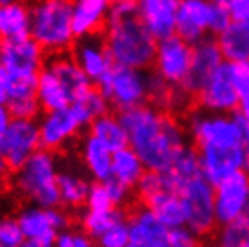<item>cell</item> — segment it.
<instances>
[{"mask_svg":"<svg viewBox=\"0 0 249 247\" xmlns=\"http://www.w3.org/2000/svg\"><path fill=\"white\" fill-rule=\"evenodd\" d=\"M128 132V146L136 150L146 170L168 172L175 157L188 146L186 126L152 103L119 112Z\"/></svg>","mask_w":249,"mask_h":247,"instance_id":"obj_1","label":"cell"},{"mask_svg":"<svg viewBox=\"0 0 249 247\" xmlns=\"http://www.w3.org/2000/svg\"><path fill=\"white\" fill-rule=\"evenodd\" d=\"M103 36L114 63L143 71L152 69L157 40L150 35L136 15L108 18Z\"/></svg>","mask_w":249,"mask_h":247,"instance_id":"obj_2","label":"cell"},{"mask_svg":"<svg viewBox=\"0 0 249 247\" xmlns=\"http://www.w3.org/2000/svg\"><path fill=\"white\" fill-rule=\"evenodd\" d=\"M58 177L60 166L54 152L40 148L13 172V188L29 204L45 208L62 206Z\"/></svg>","mask_w":249,"mask_h":247,"instance_id":"obj_3","label":"cell"},{"mask_svg":"<svg viewBox=\"0 0 249 247\" xmlns=\"http://www.w3.org/2000/svg\"><path fill=\"white\" fill-rule=\"evenodd\" d=\"M31 38L47 54L69 53L76 42L72 0L31 2Z\"/></svg>","mask_w":249,"mask_h":247,"instance_id":"obj_4","label":"cell"},{"mask_svg":"<svg viewBox=\"0 0 249 247\" xmlns=\"http://www.w3.org/2000/svg\"><path fill=\"white\" fill-rule=\"evenodd\" d=\"M186 132L193 146L235 148L246 146L244 130L237 112L222 114L204 108H193L186 114Z\"/></svg>","mask_w":249,"mask_h":247,"instance_id":"obj_5","label":"cell"},{"mask_svg":"<svg viewBox=\"0 0 249 247\" xmlns=\"http://www.w3.org/2000/svg\"><path fill=\"white\" fill-rule=\"evenodd\" d=\"M94 85L116 112L148 103V71L143 69L114 63Z\"/></svg>","mask_w":249,"mask_h":247,"instance_id":"obj_6","label":"cell"},{"mask_svg":"<svg viewBox=\"0 0 249 247\" xmlns=\"http://www.w3.org/2000/svg\"><path fill=\"white\" fill-rule=\"evenodd\" d=\"M175 192L184 206L186 226L192 228L199 238L212 236L218 228L215 213V184L200 173L193 179L184 180Z\"/></svg>","mask_w":249,"mask_h":247,"instance_id":"obj_7","label":"cell"},{"mask_svg":"<svg viewBox=\"0 0 249 247\" xmlns=\"http://www.w3.org/2000/svg\"><path fill=\"white\" fill-rule=\"evenodd\" d=\"M20 228L24 231L27 247H53L56 246V236L62 229L71 226V215L62 206L27 204L17 215Z\"/></svg>","mask_w":249,"mask_h":247,"instance_id":"obj_8","label":"cell"},{"mask_svg":"<svg viewBox=\"0 0 249 247\" xmlns=\"http://www.w3.org/2000/svg\"><path fill=\"white\" fill-rule=\"evenodd\" d=\"M40 132L36 119H17L13 118L9 126L2 136L0 155L4 157L7 168L15 172L40 150Z\"/></svg>","mask_w":249,"mask_h":247,"instance_id":"obj_9","label":"cell"},{"mask_svg":"<svg viewBox=\"0 0 249 247\" xmlns=\"http://www.w3.org/2000/svg\"><path fill=\"white\" fill-rule=\"evenodd\" d=\"M192 43H188L177 35L162 38L157 42L152 71L157 72L162 80L168 81L170 85H182L192 63Z\"/></svg>","mask_w":249,"mask_h":247,"instance_id":"obj_10","label":"cell"},{"mask_svg":"<svg viewBox=\"0 0 249 247\" xmlns=\"http://www.w3.org/2000/svg\"><path fill=\"white\" fill-rule=\"evenodd\" d=\"M215 213L218 224L242 218L249 213V173H231L215 184Z\"/></svg>","mask_w":249,"mask_h":247,"instance_id":"obj_11","label":"cell"},{"mask_svg":"<svg viewBox=\"0 0 249 247\" xmlns=\"http://www.w3.org/2000/svg\"><path fill=\"white\" fill-rule=\"evenodd\" d=\"M36 121L40 132V146L54 154L69 146L83 130L71 105L58 110L42 112Z\"/></svg>","mask_w":249,"mask_h":247,"instance_id":"obj_12","label":"cell"},{"mask_svg":"<svg viewBox=\"0 0 249 247\" xmlns=\"http://www.w3.org/2000/svg\"><path fill=\"white\" fill-rule=\"evenodd\" d=\"M224 62V54L220 51L217 38L212 35L202 38L200 42L193 43L190 71H188L181 87L195 99L197 94L202 90V87L208 83V80L217 72L218 67Z\"/></svg>","mask_w":249,"mask_h":247,"instance_id":"obj_13","label":"cell"},{"mask_svg":"<svg viewBox=\"0 0 249 247\" xmlns=\"http://www.w3.org/2000/svg\"><path fill=\"white\" fill-rule=\"evenodd\" d=\"M242 92L233 81L230 71V62H224L215 74L208 80L202 90L197 94V106L210 112H222V114H231L237 112L238 103H240Z\"/></svg>","mask_w":249,"mask_h":247,"instance_id":"obj_14","label":"cell"},{"mask_svg":"<svg viewBox=\"0 0 249 247\" xmlns=\"http://www.w3.org/2000/svg\"><path fill=\"white\" fill-rule=\"evenodd\" d=\"M47 53L31 36L0 40V65L13 74H38L45 65Z\"/></svg>","mask_w":249,"mask_h":247,"instance_id":"obj_15","label":"cell"},{"mask_svg":"<svg viewBox=\"0 0 249 247\" xmlns=\"http://www.w3.org/2000/svg\"><path fill=\"white\" fill-rule=\"evenodd\" d=\"M71 56L94 83L114 65L112 56L107 47L105 36L100 33L76 38L74 45L71 49Z\"/></svg>","mask_w":249,"mask_h":247,"instance_id":"obj_16","label":"cell"},{"mask_svg":"<svg viewBox=\"0 0 249 247\" xmlns=\"http://www.w3.org/2000/svg\"><path fill=\"white\" fill-rule=\"evenodd\" d=\"M199 155L200 173L206 179L217 184L231 173L244 170L246 146L235 148H213V146H195Z\"/></svg>","mask_w":249,"mask_h":247,"instance_id":"obj_17","label":"cell"},{"mask_svg":"<svg viewBox=\"0 0 249 247\" xmlns=\"http://www.w3.org/2000/svg\"><path fill=\"white\" fill-rule=\"evenodd\" d=\"M179 0H137L136 17L157 42L175 35Z\"/></svg>","mask_w":249,"mask_h":247,"instance_id":"obj_18","label":"cell"},{"mask_svg":"<svg viewBox=\"0 0 249 247\" xmlns=\"http://www.w3.org/2000/svg\"><path fill=\"white\" fill-rule=\"evenodd\" d=\"M130 240L128 247H168V226L157 218L148 206H141L126 216Z\"/></svg>","mask_w":249,"mask_h":247,"instance_id":"obj_19","label":"cell"},{"mask_svg":"<svg viewBox=\"0 0 249 247\" xmlns=\"http://www.w3.org/2000/svg\"><path fill=\"white\" fill-rule=\"evenodd\" d=\"M210 6L212 0H179L175 35L192 45L210 36Z\"/></svg>","mask_w":249,"mask_h":247,"instance_id":"obj_20","label":"cell"},{"mask_svg":"<svg viewBox=\"0 0 249 247\" xmlns=\"http://www.w3.org/2000/svg\"><path fill=\"white\" fill-rule=\"evenodd\" d=\"M80 157L85 172L92 180H107L112 177V155L114 152L105 142L87 132L80 139Z\"/></svg>","mask_w":249,"mask_h":247,"instance_id":"obj_21","label":"cell"},{"mask_svg":"<svg viewBox=\"0 0 249 247\" xmlns=\"http://www.w3.org/2000/svg\"><path fill=\"white\" fill-rule=\"evenodd\" d=\"M112 0H72V24L76 38L105 29Z\"/></svg>","mask_w":249,"mask_h":247,"instance_id":"obj_22","label":"cell"},{"mask_svg":"<svg viewBox=\"0 0 249 247\" xmlns=\"http://www.w3.org/2000/svg\"><path fill=\"white\" fill-rule=\"evenodd\" d=\"M45 65L58 76V80L62 81L72 99H76L80 94H83L94 85V81L81 71L71 53L49 54V58L45 60Z\"/></svg>","mask_w":249,"mask_h":247,"instance_id":"obj_23","label":"cell"},{"mask_svg":"<svg viewBox=\"0 0 249 247\" xmlns=\"http://www.w3.org/2000/svg\"><path fill=\"white\" fill-rule=\"evenodd\" d=\"M31 36V4L13 0L0 6V40Z\"/></svg>","mask_w":249,"mask_h":247,"instance_id":"obj_24","label":"cell"},{"mask_svg":"<svg viewBox=\"0 0 249 247\" xmlns=\"http://www.w3.org/2000/svg\"><path fill=\"white\" fill-rule=\"evenodd\" d=\"M215 38L226 62H249V20H233Z\"/></svg>","mask_w":249,"mask_h":247,"instance_id":"obj_25","label":"cell"},{"mask_svg":"<svg viewBox=\"0 0 249 247\" xmlns=\"http://www.w3.org/2000/svg\"><path fill=\"white\" fill-rule=\"evenodd\" d=\"M36 98L44 112L58 110L72 103V98L63 83L58 80V76L51 71L47 65L40 69L36 80Z\"/></svg>","mask_w":249,"mask_h":247,"instance_id":"obj_26","label":"cell"},{"mask_svg":"<svg viewBox=\"0 0 249 247\" xmlns=\"http://www.w3.org/2000/svg\"><path fill=\"white\" fill-rule=\"evenodd\" d=\"M89 132L98 137L101 142H105L112 152L128 146V132L124 128L119 112L114 114L108 110L98 119H94L92 123L89 124Z\"/></svg>","mask_w":249,"mask_h":247,"instance_id":"obj_27","label":"cell"},{"mask_svg":"<svg viewBox=\"0 0 249 247\" xmlns=\"http://www.w3.org/2000/svg\"><path fill=\"white\" fill-rule=\"evenodd\" d=\"M144 204L148 206L157 215V218L168 228L186 224L184 206H182L181 197L175 190H164V192L157 193L154 197H150Z\"/></svg>","mask_w":249,"mask_h":247,"instance_id":"obj_28","label":"cell"},{"mask_svg":"<svg viewBox=\"0 0 249 247\" xmlns=\"http://www.w3.org/2000/svg\"><path fill=\"white\" fill-rule=\"evenodd\" d=\"M144 170H146L144 162L141 161V157L137 155V152L132 146H124V148H119L114 152L112 179L134 188L137 184V180L141 179Z\"/></svg>","mask_w":249,"mask_h":247,"instance_id":"obj_29","label":"cell"},{"mask_svg":"<svg viewBox=\"0 0 249 247\" xmlns=\"http://www.w3.org/2000/svg\"><path fill=\"white\" fill-rule=\"evenodd\" d=\"M71 108L76 114V118H78L83 128H89V124L92 123L94 119H98L108 110H112L107 98L100 92V88L96 85H92L89 90H85L76 99H72Z\"/></svg>","mask_w":249,"mask_h":247,"instance_id":"obj_30","label":"cell"},{"mask_svg":"<svg viewBox=\"0 0 249 247\" xmlns=\"http://www.w3.org/2000/svg\"><path fill=\"white\" fill-rule=\"evenodd\" d=\"M89 188L90 182L80 175L74 170H60V177H58V190H60V200H62L63 208L69 210H76L85 206L89 195Z\"/></svg>","mask_w":249,"mask_h":247,"instance_id":"obj_31","label":"cell"},{"mask_svg":"<svg viewBox=\"0 0 249 247\" xmlns=\"http://www.w3.org/2000/svg\"><path fill=\"white\" fill-rule=\"evenodd\" d=\"M124 216H126V213L123 208H110V210H89V208H85V211L80 216V228L96 242L114 222H118L119 218H124Z\"/></svg>","mask_w":249,"mask_h":247,"instance_id":"obj_32","label":"cell"},{"mask_svg":"<svg viewBox=\"0 0 249 247\" xmlns=\"http://www.w3.org/2000/svg\"><path fill=\"white\" fill-rule=\"evenodd\" d=\"M168 179L172 184V190H177L179 186L188 179H193L200 175V164H199V155H197V148L188 144L186 148H182V152L175 157L174 164L170 166Z\"/></svg>","mask_w":249,"mask_h":247,"instance_id":"obj_33","label":"cell"},{"mask_svg":"<svg viewBox=\"0 0 249 247\" xmlns=\"http://www.w3.org/2000/svg\"><path fill=\"white\" fill-rule=\"evenodd\" d=\"M215 242L222 247H248L249 244V215L231 220L226 224H218L215 229Z\"/></svg>","mask_w":249,"mask_h":247,"instance_id":"obj_34","label":"cell"},{"mask_svg":"<svg viewBox=\"0 0 249 247\" xmlns=\"http://www.w3.org/2000/svg\"><path fill=\"white\" fill-rule=\"evenodd\" d=\"M164 190H172L168 173L157 172V170H144L141 179L137 180V184L134 186V192L143 202H146L150 197H154V195L164 192Z\"/></svg>","mask_w":249,"mask_h":247,"instance_id":"obj_35","label":"cell"},{"mask_svg":"<svg viewBox=\"0 0 249 247\" xmlns=\"http://www.w3.org/2000/svg\"><path fill=\"white\" fill-rule=\"evenodd\" d=\"M174 85H170L166 80H162L157 72H148V103L161 110L170 112L172 96H174Z\"/></svg>","mask_w":249,"mask_h":247,"instance_id":"obj_36","label":"cell"},{"mask_svg":"<svg viewBox=\"0 0 249 247\" xmlns=\"http://www.w3.org/2000/svg\"><path fill=\"white\" fill-rule=\"evenodd\" d=\"M128 240H130V229H128V218L124 216L107 229L96 240V244L101 247H128Z\"/></svg>","mask_w":249,"mask_h":247,"instance_id":"obj_37","label":"cell"},{"mask_svg":"<svg viewBox=\"0 0 249 247\" xmlns=\"http://www.w3.org/2000/svg\"><path fill=\"white\" fill-rule=\"evenodd\" d=\"M25 246L24 231L17 216H0V247Z\"/></svg>","mask_w":249,"mask_h":247,"instance_id":"obj_38","label":"cell"},{"mask_svg":"<svg viewBox=\"0 0 249 247\" xmlns=\"http://www.w3.org/2000/svg\"><path fill=\"white\" fill-rule=\"evenodd\" d=\"M9 106L13 118L17 119H38L42 114V106L36 96H25V98H17L6 101Z\"/></svg>","mask_w":249,"mask_h":247,"instance_id":"obj_39","label":"cell"},{"mask_svg":"<svg viewBox=\"0 0 249 247\" xmlns=\"http://www.w3.org/2000/svg\"><path fill=\"white\" fill-rule=\"evenodd\" d=\"M94 240L83 231L81 228H69L62 229L56 236V246L58 247H90Z\"/></svg>","mask_w":249,"mask_h":247,"instance_id":"obj_40","label":"cell"},{"mask_svg":"<svg viewBox=\"0 0 249 247\" xmlns=\"http://www.w3.org/2000/svg\"><path fill=\"white\" fill-rule=\"evenodd\" d=\"M231 22H233V17H231L228 6L212 0V6H210V35L212 36L220 35Z\"/></svg>","mask_w":249,"mask_h":247,"instance_id":"obj_41","label":"cell"},{"mask_svg":"<svg viewBox=\"0 0 249 247\" xmlns=\"http://www.w3.org/2000/svg\"><path fill=\"white\" fill-rule=\"evenodd\" d=\"M199 236L186 224L168 229V247H193L199 244Z\"/></svg>","mask_w":249,"mask_h":247,"instance_id":"obj_42","label":"cell"},{"mask_svg":"<svg viewBox=\"0 0 249 247\" xmlns=\"http://www.w3.org/2000/svg\"><path fill=\"white\" fill-rule=\"evenodd\" d=\"M230 71L240 92L249 90V62H230Z\"/></svg>","mask_w":249,"mask_h":247,"instance_id":"obj_43","label":"cell"},{"mask_svg":"<svg viewBox=\"0 0 249 247\" xmlns=\"http://www.w3.org/2000/svg\"><path fill=\"white\" fill-rule=\"evenodd\" d=\"M237 116L240 119V124H242L244 130V141H246V148L249 150V90L242 94L240 98V103H238L237 108Z\"/></svg>","mask_w":249,"mask_h":247,"instance_id":"obj_44","label":"cell"},{"mask_svg":"<svg viewBox=\"0 0 249 247\" xmlns=\"http://www.w3.org/2000/svg\"><path fill=\"white\" fill-rule=\"evenodd\" d=\"M226 6L233 20H249V0H228Z\"/></svg>","mask_w":249,"mask_h":247,"instance_id":"obj_45","label":"cell"},{"mask_svg":"<svg viewBox=\"0 0 249 247\" xmlns=\"http://www.w3.org/2000/svg\"><path fill=\"white\" fill-rule=\"evenodd\" d=\"M11 119L13 116L11 112H9V106H7L4 99L0 98V144H2V136H4L7 126H9V123H11Z\"/></svg>","mask_w":249,"mask_h":247,"instance_id":"obj_46","label":"cell"},{"mask_svg":"<svg viewBox=\"0 0 249 247\" xmlns=\"http://www.w3.org/2000/svg\"><path fill=\"white\" fill-rule=\"evenodd\" d=\"M9 172V168H7V164H6V161H4V157L0 155V180L6 177V173Z\"/></svg>","mask_w":249,"mask_h":247,"instance_id":"obj_47","label":"cell"},{"mask_svg":"<svg viewBox=\"0 0 249 247\" xmlns=\"http://www.w3.org/2000/svg\"><path fill=\"white\" fill-rule=\"evenodd\" d=\"M112 2H134V4H136L137 0H112Z\"/></svg>","mask_w":249,"mask_h":247,"instance_id":"obj_48","label":"cell"},{"mask_svg":"<svg viewBox=\"0 0 249 247\" xmlns=\"http://www.w3.org/2000/svg\"><path fill=\"white\" fill-rule=\"evenodd\" d=\"M9 2H13V0H0V6H2V4H9Z\"/></svg>","mask_w":249,"mask_h":247,"instance_id":"obj_49","label":"cell"},{"mask_svg":"<svg viewBox=\"0 0 249 247\" xmlns=\"http://www.w3.org/2000/svg\"><path fill=\"white\" fill-rule=\"evenodd\" d=\"M25 2H36V0H25Z\"/></svg>","mask_w":249,"mask_h":247,"instance_id":"obj_50","label":"cell"},{"mask_svg":"<svg viewBox=\"0 0 249 247\" xmlns=\"http://www.w3.org/2000/svg\"><path fill=\"white\" fill-rule=\"evenodd\" d=\"M248 215H249V213H248Z\"/></svg>","mask_w":249,"mask_h":247,"instance_id":"obj_51","label":"cell"}]
</instances>
